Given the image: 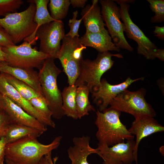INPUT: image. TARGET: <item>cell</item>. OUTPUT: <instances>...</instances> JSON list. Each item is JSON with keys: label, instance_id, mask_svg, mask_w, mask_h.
I'll return each mask as SVG.
<instances>
[{"label": "cell", "instance_id": "1", "mask_svg": "<svg viewBox=\"0 0 164 164\" xmlns=\"http://www.w3.org/2000/svg\"><path fill=\"white\" fill-rule=\"evenodd\" d=\"M37 137L28 136L6 144L5 159L17 164H39L45 155L57 149L62 136L56 137L50 144L40 142Z\"/></svg>", "mask_w": 164, "mask_h": 164}, {"label": "cell", "instance_id": "2", "mask_svg": "<svg viewBox=\"0 0 164 164\" xmlns=\"http://www.w3.org/2000/svg\"><path fill=\"white\" fill-rule=\"evenodd\" d=\"M121 113L110 107L102 112L97 110L95 124L97 128L96 136L98 143L111 146L134 138V136L121 122Z\"/></svg>", "mask_w": 164, "mask_h": 164}, {"label": "cell", "instance_id": "3", "mask_svg": "<svg viewBox=\"0 0 164 164\" xmlns=\"http://www.w3.org/2000/svg\"><path fill=\"white\" fill-rule=\"evenodd\" d=\"M61 70L56 65L54 59L49 58L44 62L38 73L43 96L52 113V117L60 119L65 115L62 109V100L57 79Z\"/></svg>", "mask_w": 164, "mask_h": 164}, {"label": "cell", "instance_id": "4", "mask_svg": "<svg viewBox=\"0 0 164 164\" xmlns=\"http://www.w3.org/2000/svg\"><path fill=\"white\" fill-rule=\"evenodd\" d=\"M120 5L121 19L124 26V32L127 37L135 41L138 44L137 53L148 60L155 58L164 60V50L159 49L135 24L131 19L129 13L130 5L128 3L134 0H116Z\"/></svg>", "mask_w": 164, "mask_h": 164}, {"label": "cell", "instance_id": "5", "mask_svg": "<svg viewBox=\"0 0 164 164\" xmlns=\"http://www.w3.org/2000/svg\"><path fill=\"white\" fill-rule=\"evenodd\" d=\"M28 7L20 12L9 13L0 19V26L6 32L15 45L31 36L35 31V4L29 0Z\"/></svg>", "mask_w": 164, "mask_h": 164}, {"label": "cell", "instance_id": "6", "mask_svg": "<svg viewBox=\"0 0 164 164\" xmlns=\"http://www.w3.org/2000/svg\"><path fill=\"white\" fill-rule=\"evenodd\" d=\"M112 56L123 58L120 54H113L109 51L98 53L94 60H83L82 61L79 75L74 85L77 87L86 85L92 93L97 90L102 75L111 69L114 63Z\"/></svg>", "mask_w": 164, "mask_h": 164}, {"label": "cell", "instance_id": "7", "mask_svg": "<svg viewBox=\"0 0 164 164\" xmlns=\"http://www.w3.org/2000/svg\"><path fill=\"white\" fill-rule=\"evenodd\" d=\"M146 90L141 88L136 91L127 89L119 94L111 102L110 107L133 116L135 119L154 117L156 113L145 98Z\"/></svg>", "mask_w": 164, "mask_h": 164}, {"label": "cell", "instance_id": "8", "mask_svg": "<svg viewBox=\"0 0 164 164\" xmlns=\"http://www.w3.org/2000/svg\"><path fill=\"white\" fill-rule=\"evenodd\" d=\"M57 55L63 70L67 75L69 85L74 84L80 73L83 60L82 52L86 47L81 43L80 38L65 36Z\"/></svg>", "mask_w": 164, "mask_h": 164}, {"label": "cell", "instance_id": "9", "mask_svg": "<svg viewBox=\"0 0 164 164\" xmlns=\"http://www.w3.org/2000/svg\"><path fill=\"white\" fill-rule=\"evenodd\" d=\"M6 54V62L9 66L25 69H40L45 61L50 58L47 55L32 48L31 44L24 41L21 44L1 48Z\"/></svg>", "mask_w": 164, "mask_h": 164}, {"label": "cell", "instance_id": "10", "mask_svg": "<svg viewBox=\"0 0 164 164\" xmlns=\"http://www.w3.org/2000/svg\"><path fill=\"white\" fill-rule=\"evenodd\" d=\"M101 12L106 26L108 29L113 43L118 48L129 51L133 50L126 39L124 35V26L120 19V8L114 0H100Z\"/></svg>", "mask_w": 164, "mask_h": 164}, {"label": "cell", "instance_id": "11", "mask_svg": "<svg viewBox=\"0 0 164 164\" xmlns=\"http://www.w3.org/2000/svg\"><path fill=\"white\" fill-rule=\"evenodd\" d=\"M65 36L63 23L55 21L42 25L36 34L37 40H40L39 51L55 59L61 47L60 41Z\"/></svg>", "mask_w": 164, "mask_h": 164}, {"label": "cell", "instance_id": "12", "mask_svg": "<svg viewBox=\"0 0 164 164\" xmlns=\"http://www.w3.org/2000/svg\"><path fill=\"white\" fill-rule=\"evenodd\" d=\"M135 142L134 139L108 146L98 143V155L103 160V164H132L135 161L133 155Z\"/></svg>", "mask_w": 164, "mask_h": 164}, {"label": "cell", "instance_id": "13", "mask_svg": "<svg viewBox=\"0 0 164 164\" xmlns=\"http://www.w3.org/2000/svg\"><path fill=\"white\" fill-rule=\"evenodd\" d=\"M144 79L143 77L135 79L128 77L121 83L112 85L109 83L105 79L103 78L101 80L100 85L97 90L92 92L94 102L98 106L99 110L102 112L107 108L114 98L127 90L132 83Z\"/></svg>", "mask_w": 164, "mask_h": 164}, {"label": "cell", "instance_id": "14", "mask_svg": "<svg viewBox=\"0 0 164 164\" xmlns=\"http://www.w3.org/2000/svg\"><path fill=\"white\" fill-rule=\"evenodd\" d=\"M0 93L3 96L9 98L15 104L22 108L46 126L55 128L56 125L53 121L46 119L39 114L30 103L7 81L4 73H0Z\"/></svg>", "mask_w": 164, "mask_h": 164}, {"label": "cell", "instance_id": "15", "mask_svg": "<svg viewBox=\"0 0 164 164\" xmlns=\"http://www.w3.org/2000/svg\"><path fill=\"white\" fill-rule=\"evenodd\" d=\"M128 130L130 134L136 137L133 155L135 161L137 164L138 150L140 141L153 134L163 132L164 127L154 117H146L135 119Z\"/></svg>", "mask_w": 164, "mask_h": 164}, {"label": "cell", "instance_id": "16", "mask_svg": "<svg viewBox=\"0 0 164 164\" xmlns=\"http://www.w3.org/2000/svg\"><path fill=\"white\" fill-rule=\"evenodd\" d=\"M3 111L9 116L11 124L27 126L36 128L44 132L47 126L28 114L6 97L3 96Z\"/></svg>", "mask_w": 164, "mask_h": 164}, {"label": "cell", "instance_id": "17", "mask_svg": "<svg viewBox=\"0 0 164 164\" xmlns=\"http://www.w3.org/2000/svg\"><path fill=\"white\" fill-rule=\"evenodd\" d=\"M90 137L87 135L75 137L73 138V145L70 146L67 149L71 164H90L87 160L88 156L94 153L98 154V149L90 146Z\"/></svg>", "mask_w": 164, "mask_h": 164}, {"label": "cell", "instance_id": "18", "mask_svg": "<svg viewBox=\"0 0 164 164\" xmlns=\"http://www.w3.org/2000/svg\"><path fill=\"white\" fill-rule=\"evenodd\" d=\"M98 2L97 0H92V5H88L81 11L86 33H96L106 29V24L104 22Z\"/></svg>", "mask_w": 164, "mask_h": 164}, {"label": "cell", "instance_id": "19", "mask_svg": "<svg viewBox=\"0 0 164 164\" xmlns=\"http://www.w3.org/2000/svg\"><path fill=\"white\" fill-rule=\"evenodd\" d=\"M81 44L85 47H93L98 53L111 51H120L121 49L112 41V39L107 29L96 33H85L80 38Z\"/></svg>", "mask_w": 164, "mask_h": 164}, {"label": "cell", "instance_id": "20", "mask_svg": "<svg viewBox=\"0 0 164 164\" xmlns=\"http://www.w3.org/2000/svg\"><path fill=\"white\" fill-rule=\"evenodd\" d=\"M0 72L11 75L26 84L39 93L43 95L38 73L33 69L13 67L9 65L5 62L1 61Z\"/></svg>", "mask_w": 164, "mask_h": 164}, {"label": "cell", "instance_id": "21", "mask_svg": "<svg viewBox=\"0 0 164 164\" xmlns=\"http://www.w3.org/2000/svg\"><path fill=\"white\" fill-rule=\"evenodd\" d=\"M34 3L36 5V12L34 16V21L37 25L35 32L29 36L24 40V41L30 43L31 45L36 43V32L41 26L52 21H56L51 16L47 9L49 0H29Z\"/></svg>", "mask_w": 164, "mask_h": 164}, {"label": "cell", "instance_id": "22", "mask_svg": "<svg viewBox=\"0 0 164 164\" xmlns=\"http://www.w3.org/2000/svg\"><path fill=\"white\" fill-rule=\"evenodd\" d=\"M44 132L33 127L10 124L8 127L4 137L7 144L28 136H34L38 137Z\"/></svg>", "mask_w": 164, "mask_h": 164}, {"label": "cell", "instance_id": "23", "mask_svg": "<svg viewBox=\"0 0 164 164\" xmlns=\"http://www.w3.org/2000/svg\"><path fill=\"white\" fill-rule=\"evenodd\" d=\"M90 92L89 88L85 84L80 85L77 87L76 96V107L78 118L89 114V112L95 111L94 107L89 100Z\"/></svg>", "mask_w": 164, "mask_h": 164}, {"label": "cell", "instance_id": "24", "mask_svg": "<svg viewBox=\"0 0 164 164\" xmlns=\"http://www.w3.org/2000/svg\"><path fill=\"white\" fill-rule=\"evenodd\" d=\"M77 87L70 85L64 88L61 92L62 109L65 115L77 119L76 96Z\"/></svg>", "mask_w": 164, "mask_h": 164}, {"label": "cell", "instance_id": "25", "mask_svg": "<svg viewBox=\"0 0 164 164\" xmlns=\"http://www.w3.org/2000/svg\"><path fill=\"white\" fill-rule=\"evenodd\" d=\"M3 73L7 82L27 100L29 101L32 98L42 95L24 82L11 75Z\"/></svg>", "mask_w": 164, "mask_h": 164}, {"label": "cell", "instance_id": "26", "mask_svg": "<svg viewBox=\"0 0 164 164\" xmlns=\"http://www.w3.org/2000/svg\"><path fill=\"white\" fill-rule=\"evenodd\" d=\"M49 7L50 15L56 21H62L67 16L70 4L69 0H50Z\"/></svg>", "mask_w": 164, "mask_h": 164}, {"label": "cell", "instance_id": "27", "mask_svg": "<svg viewBox=\"0 0 164 164\" xmlns=\"http://www.w3.org/2000/svg\"><path fill=\"white\" fill-rule=\"evenodd\" d=\"M29 101L36 111L43 117L49 121H53L51 119L52 113L49 108L46 100L43 95H40L32 98Z\"/></svg>", "mask_w": 164, "mask_h": 164}, {"label": "cell", "instance_id": "28", "mask_svg": "<svg viewBox=\"0 0 164 164\" xmlns=\"http://www.w3.org/2000/svg\"><path fill=\"white\" fill-rule=\"evenodd\" d=\"M150 7L155 15L151 17L150 21L152 23H161L164 21V0H147Z\"/></svg>", "mask_w": 164, "mask_h": 164}, {"label": "cell", "instance_id": "29", "mask_svg": "<svg viewBox=\"0 0 164 164\" xmlns=\"http://www.w3.org/2000/svg\"><path fill=\"white\" fill-rule=\"evenodd\" d=\"M23 3L22 0H0V15L5 17L9 13L17 12Z\"/></svg>", "mask_w": 164, "mask_h": 164}, {"label": "cell", "instance_id": "30", "mask_svg": "<svg viewBox=\"0 0 164 164\" xmlns=\"http://www.w3.org/2000/svg\"><path fill=\"white\" fill-rule=\"evenodd\" d=\"M78 14V12L77 10L73 12V17L69 20L68 24L70 27V30L65 35V36L70 37L71 38L75 37L79 38V35L78 31L82 19L81 18L79 20L77 19Z\"/></svg>", "mask_w": 164, "mask_h": 164}, {"label": "cell", "instance_id": "31", "mask_svg": "<svg viewBox=\"0 0 164 164\" xmlns=\"http://www.w3.org/2000/svg\"><path fill=\"white\" fill-rule=\"evenodd\" d=\"M11 124L7 114L3 111L0 113V140L4 137L8 127Z\"/></svg>", "mask_w": 164, "mask_h": 164}, {"label": "cell", "instance_id": "32", "mask_svg": "<svg viewBox=\"0 0 164 164\" xmlns=\"http://www.w3.org/2000/svg\"><path fill=\"white\" fill-rule=\"evenodd\" d=\"M14 45H15L13 43L10 36L0 26V47Z\"/></svg>", "mask_w": 164, "mask_h": 164}, {"label": "cell", "instance_id": "33", "mask_svg": "<svg viewBox=\"0 0 164 164\" xmlns=\"http://www.w3.org/2000/svg\"><path fill=\"white\" fill-rule=\"evenodd\" d=\"M7 144L4 137L0 140V164H4L5 160V149Z\"/></svg>", "mask_w": 164, "mask_h": 164}, {"label": "cell", "instance_id": "34", "mask_svg": "<svg viewBox=\"0 0 164 164\" xmlns=\"http://www.w3.org/2000/svg\"><path fill=\"white\" fill-rule=\"evenodd\" d=\"M153 31L154 36L162 40L164 39V26H155Z\"/></svg>", "mask_w": 164, "mask_h": 164}, {"label": "cell", "instance_id": "35", "mask_svg": "<svg viewBox=\"0 0 164 164\" xmlns=\"http://www.w3.org/2000/svg\"><path fill=\"white\" fill-rule=\"evenodd\" d=\"M87 0H70V4L73 8H83L86 3L87 2Z\"/></svg>", "mask_w": 164, "mask_h": 164}, {"label": "cell", "instance_id": "36", "mask_svg": "<svg viewBox=\"0 0 164 164\" xmlns=\"http://www.w3.org/2000/svg\"><path fill=\"white\" fill-rule=\"evenodd\" d=\"M51 152L44 156L41 159L39 164H51Z\"/></svg>", "mask_w": 164, "mask_h": 164}, {"label": "cell", "instance_id": "37", "mask_svg": "<svg viewBox=\"0 0 164 164\" xmlns=\"http://www.w3.org/2000/svg\"><path fill=\"white\" fill-rule=\"evenodd\" d=\"M0 61L5 62L6 54L0 47Z\"/></svg>", "mask_w": 164, "mask_h": 164}, {"label": "cell", "instance_id": "38", "mask_svg": "<svg viewBox=\"0 0 164 164\" xmlns=\"http://www.w3.org/2000/svg\"><path fill=\"white\" fill-rule=\"evenodd\" d=\"M3 96L0 93V113L3 111Z\"/></svg>", "mask_w": 164, "mask_h": 164}, {"label": "cell", "instance_id": "39", "mask_svg": "<svg viewBox=\"0 0 164 164\" xmlns=\"http://www.w3.org/2000/svg\"><path fill=\"white\" fill-rule=\"evenodd\" d=\"M5 162L6 164H17L9 159H5Z\"/></svg>", "mask_w": 164, "mask_h": 164}, {"label": "cell", "instance_id": "40", "mask_svg": "<svg viewBox=\"0 0 164 164\" xmlns=\"http://www.w3.org/2000/svg\"><path fill=\"white\" fill-rule=\"evenodd\" d=\"M50 162L51 164H55L52 161V158L50 160Z\"/></svg>", "mask_w": 164, "mask_h": 164}, {"label": "cell", "instance_id": "41", "mask_svg": "<svg viewBox=\"0 0 164 164\" xmlns=\"http://www.w3.org/2000/svg\"><path fill=\"white\" fill-rule=\"evenodd\" d=\"M1 61H0V64H1Z\"/></svg>", "mask_w": 164, "mask_h": 164}]
</instances>
